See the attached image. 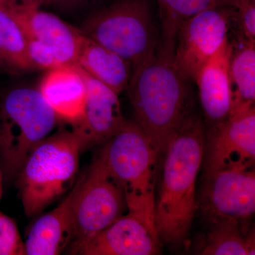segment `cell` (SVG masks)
Listing matches in <instances>:
<instances>
[{
  "instance_id": "cell-1",
  "label": "cell",
  "mask_w": 255,
  "mask_h": 255,
  "mask_svg": "<svg viewBox=\"0 0 255 255\" xmlns=\"http://www.w3.org/2000/svg\"><path fill=\"white\" fill-rule=\"evenodd\" d=\"M205 128L191 110L169 138L154 223L161 242L178 246L189 235L196 209V182L204 157Z\"/></svg>"
},
{
  "instance_id": "cell-2",
  "label": "cell",
  "mask_w": 255,
  "mask_h": 255,
  "mask_svg": "<svg viewBox=\"0 0 255 255\" xmlns=\"http://www.w3.org/2000/svg\"><path fill=\"white\" fill-rule=\"evenodd\" d=\"M189 79L177 68L174 54L158 46L132 70L128 95L141 128L159 156L192 110Z\"/></svg>"
},
{
  "instance_id": "cell-3",
  "label": "cell",
  "mask_w": 255,
  "mask_h": 255,
  "mask_svg": "<svg viewBox=\"0 0 255 255\" xmlns=\"http://www.w3.org/2000/svg\"><path fill=\"white\" fill-rule=\"evenodd\" d=\"M82 152L73 131L61 130L37 144L15 178L25 214L36 216L77 181Z\"/></svg>"
},
{
  "instance_id": "cell-4",
  "label": "cell",
  "mask_w": 255,
  "mask_h": 255,
  "mask_svg": "<svg viewBox=\"0 0 255 255\" xmlns=\"http://www.w3.org/2000/svg\"><path fill=\"white\" fill-rule=\"evenodd\" d=\"M158 156L141 128L135 122L127 120L104 144L98 155L123 187L128 212L155 231L154 212Z\"/></svg>"
},
{
  "instance_id": "cell-5",
  "label": "cell",
  "mask_w": 255,
  "mask_h": 255,
  "mask_svg": "<svg viewBox=\"0 0 255 255\" xmlns=\"http://www.w3.org/2000/svg\"><path fill=\"white\" fill-rule=\"evenodd\" d=\"M59 120L38 90L18 87L0 97V163L6 182L14 180L33 147Z\"/></svg>"
},
{
  "instance_id": "cell-6",
  "label": "cell",
  "mask_w": 255,
  "mask_h": 255,
  "mask_svg": "<svg viewBox=\"0 0 255 255\" xmlns=\"http://www.w3.org/2000/svg\"><path fill=\"white\" fill-rule=\"evenodd\" d=\"M80 30L125 60L132 71L159 44L148 0H118L89 16Z\"/></svg>"
},
{
  "instance_id": "cell-7",
  "label": "cell",
  "mask_w": 255,
  "mask_h": 255,
  "mask_svg": "<svg viewBox=\"0 0 255 255\" xmlns=\"http://www.w3.org/2000/svg\"><path fill=\"white\" fill-rule=\"evenodd\" d=\"M76 185L70 255H76L80 247L128 211L123 187L98 156Z\"/></svg>"
},
{
  "instance_id": "cell-8",
  "label": "cell",
  "mask_w": 255,
  "mask_h": 255,
  "mask_svg": "<svg viewBox=\"0 0 255 255\" xmlns=\"http://www.w3.org/2000/svg\"><path fill=\"white\" fill-rule=\"evenodd\" d=\"M237 7L217 6L186 20L177 32L174 62L189 80L195 81L202 67L228 38Z\"/></svg>"
},
{
  "instance_id": "cell-9",
  "label": "cell",
  "mask_w": 255,
  "mask_h": 255,
  "mask_svg": "<svg viewBox=\"0 0 255 255\" xmlns=\"http://www.w3.org/2000/svg\"><path fill=\"white\" fill-rule=\"evenodd\" d=\"M255 105L232 101L226 120L210 128L206 177L225 169H254Z\"/></svg>"
},
{
  "instance_id": "cell-10",
  "label": "cell",
  "mask_w": 255,
  "mask_h": 255,
  "mask_svg": "<svg viewBox=\"0 0 255 255\" xmlns=\"http://www.w3.org/2000/svg\"><path fill=\"white\" fill-rule=\"evenodd\" d=\"M77 67V66H75ZM85 79L86 100L81 118L73 124V131L80 140L82 151L104 145L126 120L119 94L77 67Z\"/></svg>"
},
{
  "instance_id": "cell-11",
  "label": "cell",
  "mask_w": 255,
  "mask_h": 255,
  "mask_svg": "<svg viewBox=\"0 0 255 255\" xmlns=\"http://www.w3.org/2000/svg\"><path fill=\"white\" fill-rule=\"evenodd\" d=\"M206 179L204 214L209 219L226 218L247 224L255 211V168L225 169Z\"/></svg>"
},
{
  "instance_id": "cell-12",
  "label": "cell",
  "mask_w": 255,
  "mask_h": 255,
  "mask_svg": "<svg viewBox=\"0 0 255 255\" xmlns=\"http://www.w3.org/2000/svg\"><path fill=\"white\" fill-rule=\"evenodd\" d=\"M161 246L157 231L128 212L80 247L76 255H152L158 254Z\"/></svg>"
},
{
  "instance_id": "cell-13",
  "label": "cell",
  "mask_w": 255,
  "mask_h": 255,
  "mask_svg": "<svg viewBox=\"0 0 255 255\" xmlns=\"http://www.w3.org/2000/svg\"><path fill=\"white\" fill-rule=\"evenodd\" d=\"M233 44L227 38L202 67L195 82L205 122L210 128L226 120L232 107L230 62Z\"/></svg>"
},
{
  "instance_id": "cell-14",
  "label": "cell",
  "mask_w": 255,
  "mask_h": 255,
  "mask_svg": "<svg viewBox=\"0 0 255 255\" xmlns=\"http://www.w3.org/2000/svg\"><path fill=\"white\" fill-rule=\"evenodd\" d=\"M14 14L26 34L39 41L51 52L60 67L76 65L83 37L79 28L39 9Z\"/></svg>"
},
{
  "instance_id": "cell-15",
  "label": "cell",
  "mask_w": 255,
  "mask_h": 255,
  "mask_svg": "<svg viewBox=\"0 0 255 255\" xmlns=\"http://www.w3.org/2000/svg\"><path fill=\"white\" fill-rule=\"evenodd\" d=\"M76 182L70 194L53 211L33 223L25 242L26 255H58L68 249L73 236V202Z\"/></svg>"
},
{
  "instance_id": "cell-16",
  "label": "cell",
  "mask_w": 255,
  "mask_h": 255,
  "mask_svg": "<svg viewBox=\"0 0 255 255\" xmlns=\"http://www.w3.org/2000/svg\"><path fill=\"white\" fill-rule=\"evenodd\" d=\"M38 90L60 120L73 125L81 118L87 87L77 67L63 66L48 70Z\"/></svg>"
},
{
  "instance_id": "cell-17",
  "label": "cell",
  "mask_w": 255,
  "mask_h": 255,
  "mask_svg": "<svg viewBox=\"0 0 255 255\" xmlns=\"http://www.w3.org/2000/svg\"><path fill=\"white\" fill-rule=\"evenodd\" d=\"M75 66L117 94L127 90L132 73L131 66L125 60L84 34Z\"/></svg>"
},
{
  "instance_id": "cell-18",
  "label": "cell",
  "mask_w": 255,
  "mask_h": 255,
  "mask_svg": "<svg viewBox=\"0 0 255 255\" xmlns=\"http://www.w3.org/2000/svg\"><path fill=\"white\" fill-rule=\"evenodd\" d=\"M209 231L198 247L204 255L255 254L254 232L247 233V224L233 219H211Z\"/></svg>"
},
{
  "instance_id": "cell-19",
  "label": "cell",
  "mask_w": 255,
  "mask_h": 255,
  "mask_svg": "<svg viewBox=\"0 0 255 255\" xmlns=\"http://www.w3.org/2000/svg\"><path fill=\"white\" fill-rule=\"evenodd\" d=\"M37 70L28 55L26 33L14 13L0 5V71L18 75Z\"/></svg>"
},
{
  "instance_id": "cell-20",
  "label": "cell",
  "mask_w": 255,
  "mask_h": 255,
  "mask_svg": "<svg viewBox=\"0 0 255 255\" xmlns=\"http://www.w3.org/2000/svg\"><path fill=\"white\" fill-rule=\"evenodd\" d=\"M162 28L159 48L174 54L177 32L186 20L201 11L217 6L238 7L240 0H156Z\"/></svg>"
},
{
  "instance_id": "cell-21",
  "label": "cell",
  "mask_w": 255,
  "mask_h": 255,
  "mask_svg": "<svg viewBox=\"0 0 255 255\" xmlns=\"http://www.w3.org/2000/svg\"><path fill=\"white\" fill-rule=\"evenodd\" d=\"M240 46L233 50L230 62V78L232 100L255 105V42L238 41Z\"/></svg>"
},
{
  "instance_id": "cell-22",
  "label": "cell",
  "mask_w": 255,
  "mask_h": 255,
  "mask_svg": "<svg viewBox=\"0 0 255 255\" xmlns=\"http://www.w3.org/2000/svg\"><path fill=\"white\" fill-rule=\"evenodd\" d=\"M0 255H26L16 221L0 210Z\"/></svg>"
},
{
  "instance_id": "cell-23",
  "label": "cell",
  "mask_w": 255,
  "mask_h": 255,
  "mask_svg": "<svg viewBox=\"0 0 255 255\" xmlns=\"http://www.w3.org/2000/svg\"><path fill=\"white\" fill-rule=\"evenodd\" d=\"M236 22L238 25V41L255 42V0H240Z\"/></svg>"
},
{
  "instance_id": "cell-24",
  "label": "cell",
  "mask_w": 255,
  "mask_h": 255,
  "mask_svg": "<svg viewBox=\"0 0 255 255\" xmlns=\"http://www.w3.org/2000/svg\"><path fill=\"white\" fill-rule=\"evenodd\" d=\"M43 0H0V5L11 12L20 13L39 9Z\"/></svg>"
},
{
  "instance_id": "cell-25",
  "label": "cell",
  "mask_w": 255,
  "mask_h": 255,
  "mask_svg": "<svg viewBox=\"0 0 255 255\" xmlns=\"http://www.w3.org/2000/svg\"><path fill=\"white\" fill-rule=\"evenodd\" d=\"M99 1L100 0H43V4L54 5L65 9H78L91 6Z\"/></svg>"
},
{
  "instance_id": "cell-26",
  "label": "cell",
  "mask_w": 255,
  "mask_h": 255,
  "mask_svg": "<svg viewBox=\"0 0 255 255\" xmlns=\"http://www.w3.org/2000/svg\"><path fill=\"white\" fill-rule=\"evenodd\" d=\"M4 174H3L2 169H1V163H0V199L2 196L3 182H4Z\"/></svg>"
}]
</instances>
